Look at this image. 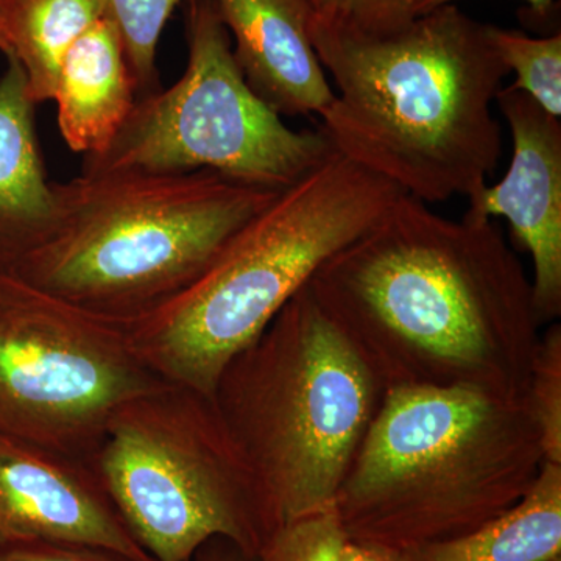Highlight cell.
<instances>
[{"mask_svg":"<svg viewBox=\"0 0 561 561\" xmlns=\"http://www.w3.org/2000/svg\"><path fill=\"white\" fill-rule=\"evenodd\" d=\"M309 289L386 391L527 397L542 323L522 261L490 219H448L402 194Z\"/></svg>","mask_w":561,"mask_h":561,"instance_id":"obj_1","label":"cell"},{"mask_svg":"<svg viewBox=\"0 0 561 561\" xmlns=\"http://www.w3.org/2000/svg\"><path fill=\"white\" fill-rule=\"evenodd\" d=\"M309 35L335 84L319 125L332 150L427 205L479 197L501 160L493 103L511 73L490 24L449 3L390 35L313 16Z\"/></svg>","mask_w":561,"mask_h":561,"instance_id":"obj_2","label":"cell"},{"mask_svg":"<svg viewBox=\"0 0 561 561\" xmlns=\"http://www.w3.org/2000/svg\"><path fill=\"white\" fill-rule=\"evenodd\" d=\"M545 461L527 397L391 389L343 479L335 511L348 540L408 552L463 537L511 511Z\"/></svg>","mask_w":561,"mask_h":561,"instance_id":"obj_3","label":"cell"},{"mask_svg":"<svg viewBox=\"0 0 561 561\" xmlns=\"http://www.w3.org/2000/svg\"><path fill=\"white\" fill-rule=\"evenodd\" d=\"M401 195L332 150L247 221L191 286L128 321L136 356L162 381L213 400L232 357Z\"/></svg>","mask_w":561,"mask_h":561,"instance_id":"obj_4","label":"cell"},{"mask_svg":"<svg viewBox=\"0 0 561 561\" xmlns=\"http://www.w3.org/2000/svg\"><path fill=\"white\" fill-rule=\"evenodd\" d=\"M51 187L50 230L11 272L124 323L191 286L279 194L210 171L81 173Z\"/></svg>","mask_w":561,"mask_h":561,"instance_id":"obj_5","label":"cell"},{"mask_svg":"<svg viewBox=\"0 0 561 561\" xmlns=\"http://www.w3.org/2000/svg\"><path fill=\"white\" fill-rule=\"evenodd\" d=\"M383 393L309 283L232 357L213 401L275 529L335 507Z\"/></svg>","mask_w":561,"mask_h":561,"instance_id":"obj_6","label":"cell"},{"mask_svg":"<svg viewBox=\"0 0 561 561\" xmlns=\"http://www.w3.org/2000/svg\"><path fill=\"white\" fill-rule=\"evenodd\" d=\"M90 465L154 561L224 538L256 559L275 530L256 476L210 398L162 383L111 416Z\"/></svg>","mask_w":561,"mask_h":561,"instance_id":"obj_7","label":"cell"},{"mask_svg":"<svg viewBox=\"0 0 561 561\" xmlns=\"http://www.w3.org/2000/svg\"><path fill=\"white\" fill-rule=\"evenodd\" d=\"M187 66L169 90L136 99L81 173L210 171L280 192L327 160L321 128L294 130L251 91L214 0H186Z\"/></svg>","mask_w":561,"mask_h":561,"instance_id":"obj_8","label":"cell"},{"mask_svg":"<svg viewBox=\"0 0 561 561\" xmlns=\"http://www.w3.org/2000/svg\"><path fill=\"white\" fill-rule=\"evenodd\" d=\"M162 383L127 323L0 272V432L90 463L111 416Z\"/></svg>","mask_w":561,"mask_h":561,"instance_id":"obj_9","label":"cell"},{"mask_svg":"<svg viewBox=\"0 0 561 561\" xmlns=\"http://www.w3.org/2000/svg\"><path fill=\"white\" fill-rule=\"evenodd\" d=\"M27 545L81 546L154 561L88 461L0 432V551Z\"/></svg>","mask_w":561,"mask_h":561,"instance_id":"obj_10","label":"cell"},{"mask_svg":"<svg viewBox=\"0 0 561 561\" xmlns=\"http://www.w3.org/2000/svg\"><path fill=\"white\" fill-rule=\"evenodd\" d=\"M496 102L512 133L511 168L467 213L508 220L534 261L535 306L546 323L561 313V124L513 84L501 88Z\"/></svg>","mask_w":561,"mask_h":561,"instance_id":"obj_11","label":"cell"},{"mask_svg":"<svg viewBox=\"0 0 561 561\" xmlns=\"http://www.w3.org/2000/svg\"><path fill=\"white\" fill-rule=\"evenodd\" d=\"M251 91L279 116L323 113L335 92L313 49L308 0H214Z\"/></svg>","mask_w":561,"mask_h":561,"instance_id":"obj_12","label":"cell"},{"mask_svg":"<svg viewBox=\"0 0 561 561\" xmlns=\"http://www.w3.org/2000/svg\"><path fill=\"white\" fill-rule=\"evenodd\" d=\"M0 77V272L43 242L55 210L35 131V103L14 57Z\"/></svg>","mask_w":561,"mask_h":561,"instance_id":"obj_13","label":"cell"},{"mask_svg":"<svg viewBox=\"0 0 561 561\" xmlns=\"http://www.w3.org/2000/svg\"><path fill=\"white\" fill-rule=\"evenodd\" d=\"M135 83L116 27L95 22L61 61L54 99L65 142L84 157L101 153L136 102Z\"/></svg>","mask_w":561,"mask_h":561,"instance_id":"obj_14","label":"cell"},{"mask_svg":"<svg viewBox=\"0 0 561 561\" xmlns=\"http://www.w3.org/2000/svg\"><path fill=\"white\" fill-rule=\"evenodd\" d=\"M409 561H556L561 559V465L545 461L511 511L479 529L405 552Z\"/></svg>","mask_w":561,"mask_h":561,"instance_id":"obj_15","label":"cell"},{"mask_svg":"<svg viewBox=\"0 0 561 561\" xmlns=\"http://www.w3.org/2000/svg\"><path fill=\"white\" fill-rule=\"evenodd\" d=\"M102 18L103 0H0L5 57L20 61L35 105L54 99L62 58Z\"/></svg>","mask_w":561,"mask_h":561,"instance_id":"obj_16","label":"cell"},{"mask_svg":"<svg viewBox=\"0 0 561 561\" xmlns=\"http://www.w3.org/2000/svg\"><path fill=\"white\" fill-rule=\"evenodd\" d=\"M181 0H103V18L119 33L136 98L160 91L157 50Z\"/></svg>","mask_w":561,"mask_h":561,"instance_id":"obj_17","label":"cell"},{"mask_svg":"<svg viewBox=\"0 0 561 561\" xmlns=\"http://www.w3.org/2000/svg\"><path fill=\"white\" fill-rule=\"evenodd\" d=\"M490 39L508 72L512 83L553 117L561 116V35H524L490 25Z\"/></svg>","mask_w":561,"mask_h":561,"instance_id":"obj_18","label":"cell"},{"mask_svg":"<svg viewBox=\"0 0 561 561\" xmlns=\"http://www.w3.org/2000/svg\"><path fill=\"white\" fill-rule=\"evenodd\" d=\"M527 401L540 431L546 461L561 465V327L553 323L538 342Z\"/></svg>","mask_w":561,"mask_h":561,"instance_id":"obj_19","label":"cell"},{"mask_svg":"<svg viewBox=\"0 0 561 561\" xmlns=\"http://www.w3.org/2000/svg\"><path fill=\"white\" fill-rule=\"evenodd\" d=\"M346 538L337 511L283 524L257 553V561H343Z\"/></svg>","mask_w":561,"mask_h":561,"instance_id":"obj_20","label":"cell"},{"mask_svg":"<svg viewBox=\"0 0 561 561\" xmlns=\"http://www.w3.org/2000/svg\"><path fill=\"white\" fill-rule=\"evenodd\" d=\"M424 0H308L313 20L365 36L390 35L423 13Z\"/></svg>","mask_w":561,"mask_h":561,"instance_id":"obj_21","label":"cell"},{"mask_svg":"<svg viewBox=\"0 0 561 561\" xmlns=\"http://www.w3.org/2000/svg\"><path fill=\"white\" fill-rule=\"evenodd\" d=\"M0 561H128L99 549L68 545H27L0 551Z\"/></svg>","mask_w":561,"mask_h":561,"instance_id":"obj_22","label":"cell"},{"mask_svg":"<svg viewBox=\"0 0 561 561\" xmlns=\"http://www.w3.org/2000/svg\"><path fill=\"white\" fill-rule=\"evenodd\" d=\"M343 561H409L405 552L393 551L383 546L346 540Z\"/></svg>","mask_w":561,"mask_h":561,"instance_id":"obj_23","label":"cell"},{"mask_svg":"<svg viewBox=\"0 0 561 561\" xmlns=\"http://www.w3.org/2000/svg\"><path fill=\"white\" fill-rule=\"evenodd\" d=\"M191 561H257L224 538H214L198 549Z\"/></svg>","mask_w":561,"mask_h":561,"instance_id":"obj_24","label":"cell"},{"mask_svg":"<svg viewBox=\"0 0 561 561\" xmlns=\"http://www.w3.org/2000/svg\"><path fill=\"white\" fill-rule=\"evenodd\" d=\"M454 2H456V0H424L423 13L438 9V7L449 5V3ZM524 2L529 5V11L535 18H538L540 21H546L549 16H552L557 0H524Z\"/></svg>","mask_w":561,"mask_h":561,"instance_id":"obj_25","label":"cell"},{"mask_svg":"<svg viewBox=\"0 0 561 561\" xmlns=\"http://www.w3.org/2000/svg\"><path fill=\"white\" fill-rule=\"evenodd\" d=\"M0 51H2L3 55H7V51H9V49H7V44L5 41H3L2 35H0Z\"/></svg>","mask_w":561,"mask_h":561,"instance_id":"obj_26","label":"cell"},{"mask_svg":"<svg viewBox=\"0 0 561 561\" xmlns=\"http://www.w3.org/2000/svg\"><path fill=\"white\" fill-rule=\"evenodd\" d=\"M556 561H561V559H559V560H556Z\"/></svg>","mask_w":561,"mask_h":561,"instance_id":"obj_27","label":"cell"}]
</instances>
